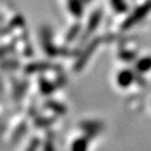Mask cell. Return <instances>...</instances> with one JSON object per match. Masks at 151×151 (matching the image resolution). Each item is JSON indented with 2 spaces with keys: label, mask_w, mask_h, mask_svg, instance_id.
I'll list each match as a JSON object with an SVG mask.
<instances>
[{
  "label": "cell",
  "mask_w": 151,
  "mask_h": 151,
  "mask_svg": "<svg viewBox=\"0 0 151 151\" xmlns=\"http://www.w3.org/2000/svg\"><path fill=\"white\" fill-rule=\"evenodd\" d=\"M133 80V77H132V73L130 70H122L118 76V79H116V82L120 85L121 87H128L130 86Z\"/></svg>",
  "instance_id": "cell-1"
}]
</instances>
